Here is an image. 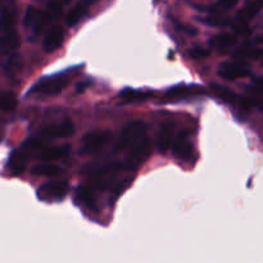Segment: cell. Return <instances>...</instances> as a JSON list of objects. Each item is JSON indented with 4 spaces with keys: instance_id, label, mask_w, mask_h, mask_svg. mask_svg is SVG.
<instances>
[{
    "instance_id": "cell-1",
    "label": "cell",
    "mask_w": 263,
    "mask_h": 263,
    "mask_svg": "<svg viewBox=\"0 0 263 263\" xmlns=\"http://www.w3.org/2000/svg\"><path fill=\"white\" fill-rule=\"evenodd\" d=\"M146 130L148 127L143 121H134V122L127 123L121 133L120 140L116 145V151H130L136 144L148 138Z\"/></svg>"
},
{
    "instance_id": "cell-2",
    "label": "cell",
    "mask_w": 263,
    "mask_h": 263,
    "mask_svg": "<svg viewBox=\"0 0 263 263\" xmlns=\"http://www.w3.org/2000/svg\"><path fill=\"white\" fill-rule=\"evenodd\" d=\"M69 190V182L67 180H53L45 182L37 189V198L41 202L54 203L61 202L67 197Z\"/></svg>"
},
{
    "instance_id": "cell-3",
    "label": "cell",
    "mask_w": 263,
    "mask_h": 263,
    "mask_svg": "<svg viewBox=\"0 0 263 263\" xmlns=\"http://www.w3.org/2000/svg\"><path fill=\"white\" fill-rule=\"evenodd\" d=\"M69 82V76L67 73H57L53 76H46L39 80L32 87L30 92H37L43 95H55L59 94L67 84Z\"/></svg>"
},
{
    "instance_id": "cell-4",
    "label": "cell",
    "mask_w": 263,
    "mask_h": 263,
    "mask_svg": "<svg viewBox=\"0 0 263 263\" xmlns=\"http://www.w3.org/2000/svg\"><path fill=\"white\" fill-rule=\"evenodd\" d=\"M110 138H112V133L108 130L90 131L82 138L80 153L84 154V156L97 153L109 143Z\"/></svg>"
},
{
    "instance_id": "cell-5",
    "label": "cell",
    "mask_w": 263,
    "mask_h": 263,
    "mask_svg": "<svg viewBox=\"0 0 263 263\" xmlns=\"http://www.w3.org/2000/svg\"><path fill=\"white\" fill-rule=\"evenodd\" d=\"M152 153V144L149 138H145L144 140H141L140 143L136 144L134 148H131L128 151V158L125 162V170L126 171H134V170L138 168L141 163L146 161L149 158Z\"/></svg>"
},
{
    "instance_id": "cell-6",
    "label": "cell",
    "mask_w": 263,
    "mask_h": 263,
    "mask_svg": "<svg viewBox=\"0 0 263 263\" xmlns=\"http://www.w3.org/2000/svg\"><path fill=\"white\" fill-rule=\"evenodd\" d=\"M204 94V89L198 85H177L170 89L162 98V102L164 104L167 103H176L180 100L189 99V98L198 97V95Z\"/></svg>"
},
{
    "instance_id": "cell-7",
    "label": "cell",
    "mask_w": 263,
    "mask_h": 263,
    "mask_svg": "<svg viewBox=\"0 0 263 263\" xmlns=\"http://www.w3.org/2000/svg\"><path fill=\"white\" fill-rule=\"evenodd\" d=\"M171 148L174 157L181 163H186L193 159L194 146H193V141L187 133H180L179 135L175 136Z\"/></svg>"
},
{
    "instance_id": "cell-8",
    "label": "cell",
    "mask_w": 263,
    "mask_h": 263,
    "mask_svg": "<svg viewBox=\"0 0 263 263\" xmlns=\"http://www.w3.org/2000/svg\"><path fill=\"white\" fill-rule=\"evenodd\" d=\"M249 74H251V71L244 64L239 63V62H223L218 67V76L221 79L226 80V81L244 79V77L249 76Z\"/></svg>"
},
{
    "instance_id": "cell-9",
    "label": "cell",
    "mask_w": 263,
    "mask_h": 263,
    "mask_svg": "<svg viewBox=\"0 0 263 263\" xmlns=\"http://www.w3.org/2000/svg\"><path fill=\"white\" fill-rule=\"evenodd\" d=\"M74 200L79 205L89 211H98L97 192L89 184H84L76 190Z\"/></svg>"
},
{
    "instance_id": "cell-10",
    "label": "cell",
    "mask_w": 263,
    "mask_h": 263,
    "mask_svg": "<svg viewBox=\"0 0 263 263\" xmlns=\"http://www.w3.org/2000/svg\"><path fill=\"white\" fill-rule=\"evenodd\" d=\"M74 134V126L72 121L66 120L59 125H51L41 131V136L48 139H66Z\"/></svg>"
},
{
    "instance_id": "cell-11",
    "label": "cell",
    "mask_w": 263,
    "mask_h": 263,
    "mask_svg": "<svg viewBox=\"0 0 263 263\" xmlns=\"http://www.w3.org/2000/svg\"><path fill=\"white\" fill-rule=\"evenodd\" d=\"M175 123L171 121H167L161 125V128L158 131L157 136V145H158L159 152L166 153L171 149L172 143L175 140Z\"/></svg>"
},
{
    "instance_id": "cell-12",
    "label": "cell",
    "mask_w": 263,
    "mask_h": 263,
    "mask_svg": "<svg viewBox=\"0 0 263 263\" xmlns=\"http://www.w3.org/2000/svg\"><path fill=\"white\" fill-rule=\"evenodd\" d=\"M64 40V31L61 26H53L49 28L43 41V48L46 53H53L57 49L61 48Z\"/></svg>"
},
{
    "instance_id": "cell-13",
    "label": "cell",
    "mask_w": 263,
    "mask_h": 263,
    "mask_svg": "<svg viewBox=\"0 0 263 263\" xmlns=\"http://www.w3.org/2000/svg\"><path fill=\"white\" fill-rule=\"evenodd\" d=\"M28 154L30 153L25 148H22V146L20 149H15L10 154L9 161H8V170H9V172L13 176H18V175H21L25 171L26 164H27Z\"/></svg>"
},
{
    "instance_id": "cell-14",
    "label": "cell",
    "mask_w": 263,
    "mask_h": 263,
    "mask_svg": "<svg viewBox=\"0 0 263 263\" xmlns=\"http://www.w3.org/2000/svg\"><path fill=\"white\" fill-rule=\"evenodd\" d=\"M71 152V146L64 144V145L58 146H50V148H45L39 153V158L45 163H50V162L59 161V159L66 158Z\"/></svg>"
},
{
    "instance_id": "cell-15",
    "label": "cell",
    "mask_w": 263,
    "mask_h": 263,
    "mask_svg": "<svg viewBox=\"0 0 263 263\" xmlns=\"http://www.w3.org/2000/svg\"><path fill=\"white\" fill-rule=\"evenodd\" d=\"M262 7H263L262 2L248 3V4L244 5V7L238 12V14H236V22L247 25L252 18H254L259 12H261Z\"/></svg>"
},
{
    "instance_id": "cell-16",
    "label": "cell",
    "mask_w": 263,
    "mask_h": 263,
    "mask_svg": "<svg viewBox=\"0 0 263 263\" xmlns=\"http://www.w3.org/2000/svg\"><path fill=\"white\" fill-rule=\"evenodd\" d=\"M89 3H79V4L74 5L71 10L68 12L66 17V23L69 27H73L76 26L85 15L87 14V10H89Z\"/></svg>"
},
{
    "instance_id": "cell-17",
    "label": "cell",
    "mask_w": 263,
    "mask_h": 263,
    "mask_svg": "<svg viewBox=\"0 0 263 263\" xmlns=\"http://www.w3.org/2000/svg\"><path fill=\"white\" fill-rule=\"evenodd\" d=\"M235 43H236V36L229 32L218 33V35L213 36V37L210 40L211 46L217 49V50H228V49H230Z\"/></svg>"
},
{
    "instance_id": "cell-18",
    "label": "cell",
    "mask_w": 263,
    "mask_h": 263,
    "mask_svg": "<svg viewBox=\"0 0 263 263\" xmlns=\"http://www.w3.org/2000/svg\"><path fill=\"white\" fill-rule=\"evenodd\" d=\"M31 174L33 176H43V177H55L58 175L63 174V170L61 167L55 166V164H51V163H39L36 166H33L31 168Z\"/></svg>"
},
{
    "instance_id": "cell-19",
    "label": "cell",
    "mask_w": 263,
    "mask_h": 263,
    "mask_svg": "<svg viewBox=\"0 0 263 263\" xmlns=\"http://www.w3.org/2000/svg\"><path fill=\"white\" fill-rule=\"evenodd\" d=\"M263 55V49L254 48V46H241V48L236 49L235 53H234V58L241 63L244 61H248V59H259Z\"/></svg>"
},
{
    "instance_id": "cell-20",
    "label": "cell",
    "mask_w": 263,
    "mask_h": 263,
    "mask_svg": "<svg viewBox=\"0 0 263 263\" xmlns=\"http://www.w3.org/2000/svg\"><path fill=\"white\" fill-rule=\"evenodd\" d=\"M51 20H54V18L48 10H39L35 23H33V26L31 27V30H32L33 32V37H37L39 35H41V33L46 30V27H48L49 23L51 22Z\"/></svg>"
},
{
    "instance_id": "cell-21",
    "label": "cell",
    "mask_w": 263,
    "mask_h": 263,
    "mask_svg": "<svg viewBox=\"0 0 263 263\" xmlns=\"http://www.w3.org/2000/svg\"><path fill=\"white\" fill-rule=\"evenodd\" d=\"M211 89L212 91L215 92L216 97H218L220 99L225 100V102L231 103V104H236L238 103L239 97L229 87L223 86V85H218V84H212L211 85Z\"/></svg>"
},
{
    "instance_id": "cell-22",
    "label": "cell",
    "mask_w": 263,
    "mask_h": 263,
    "mask_svg": "<svg viewBox=\"0 0 263 263\" xmlns=\"http://www.w3.org/2000/svg\"><path fill=\"white\" fill-rule=\"evenodd\" d=\"M23 59L21 54H12L4 64V72L8 77H13L22 69Z\"/></svg>"
},
{
    "instance_id": "cell-23",
    "label": "cell",
    "mask_w": 263,
    "mask_h": 263,
    "mask_svg": "<svg viewBox=\"0 0 263 263\" xmlns=\"http://www.w3.org/2000/svg\"><path fill=\"white\" fill-rule=\"evenodd\" d=\"M153 95L152 91H144V90H135V89H123L121 91L120 97L122 98L125 102H139V100H145Z\"/></svg>"
},
{
    "instance_id": "cell-24",
    "label": "cell",
    "mask_w": 263,
    "mask_h": 263,
    "mask_svg": "<svg viewBox=\"0 0 263 263\" xmlns=\"http://www.w3.org/2000/svg\"><path fill=\"white\" fill-rule=\"evenodd\" d=\"M238 4V2H235V0H221V2H217L215 3V4H211L208 5V7H197L198 9H200V12H210V13H215V15L217 14V13H221V12H226V10L231 9V8H234L235 5Z\"/></svg>"
},
{
    "instance_id": "cell-25",
    "label": "cell",
    "mask_w": 263,
    "mask_h": 263,
    "mask_svg": "<svg viewBox=\"0 0 263 263\" xmlns=\"http://www.w3.org/2000/svg\"><path fill=\"white\" fill-rule=\"evenodd\" d=\"M18 104L17 97L12 91H0V112H10Z\"/></svg>"
},
{
    "instance_id": "cell-26",
    "label": "cell",
    "mask_w": 263,
    "mask_h": 263,
    "mask_svg": "<svg viewBox=\"0 0 263 263\" xmlns=\"http://www.w3.org/2000/svg\"><path fill=\"white\" fill-rule=\"evenodd\" d=\"M14 15L10 12H4L0 15V33L9 32L14 28Z\"/></svg>"
},
{
    "instance_id": "cell-27",
    "label": "cell",
    "mask_w": 263,
    "mask_h": 263,
    "mask_svg": "<svg viewBox=\"0 0 263 263\" xmlns=\"http://www.w3.org/2000/svg\"><path fill=\"white\" fill-rule=\"evenodd\" d=\"M202 21L204 25L207 26H212V27H223V26L229 25V20L226 17H222V15H211V17L203 18Z\"/></svg>"
},
{
    "instance_id": "cell-28",
    "label": "cell",
    "mask_w": 263,
    "mask_h": 263,
    "mask_svg": "<svg viewBox=\"0 0 263 263\" xmlns=\"http://www.w3.org/2000/svg\"><path fill=\"white\" fill-rule=\"evenodd\" d=\"M39 9H36L35 7H28L27 10L25 13V17H23V25L26 28H31L35 23L36 17H37Z\"/></svg>"
},
{
    "instance_id": "cell-29",
    "label": "cell",
    "mask_w": 263,
    "mask_h": 263,
    "mask_svg": "<svg viewBox=\"0 0 263 263\" xmlns=\"http://www.w3.org/2000/svg\"><path fill=\"white\" fill-rule=\"evenodd\" d=\"M210 55V51L207 49L202 48V46H195L190 50V57L194 59H203V58H207Z\"/></svg>"
},
{
    "instance_id": "cell-30",
    "label": "cell",
    "mask_w": 263,
    "mask_h": 263,
    "mask_svg": "<svg viewBox=\"0 0 263 263\" xmlns=\"http://www.w3.org/2000/svg\"><path fill=\"white\" fill-rule=\"evenodd\" d=\"M175 26H176V28L180 31V32H184V33H186V35H189V36H195L198 33L197 28L193 27V26H190V25H185V23L175 22Z\"/></svg>"
},
{
    "instance_id": "cell-31",
    "label": "cell",
    "mask_w": 263,
    "mask_h": 263,
    "mask_svg": "<svg viewBox=\"0 0 263 263\" xmlns=\"http://www.w3.org/2000/svg\"><path fill=\"white\" fill-rule=\"evenodd\" d=\"M234 30H235L238 33H240V35H248V33L251 32L248 26L244 25V23H238V22H235V25H234Z\"/></svg>"
},
{
    "instance_id": "cell-32",
    "label": "cell",
    "mask_w": 263,
    "mask_h": 263,
    "mask_svg": "<svg viewBox=\"0 0 263 263\" xmlns=\"http://www.w3.org/2000/svg\"><path fill=\"white\" fill-rule=\"evenodd\" d=\"M254 86L263 91V77H258V79L254 80Z\"/></svg>"
}]
</instances>
